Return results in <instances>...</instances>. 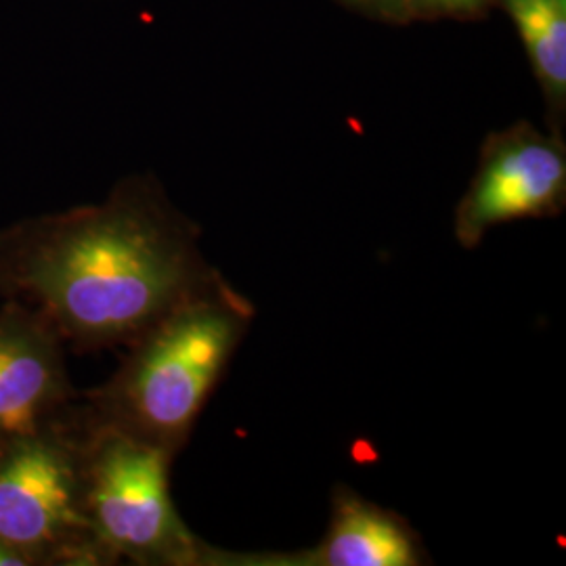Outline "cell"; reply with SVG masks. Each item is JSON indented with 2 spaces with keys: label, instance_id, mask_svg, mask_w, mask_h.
<instances>
[{
  "label": "cell",
  "instance_id": "5",
  "mask_svg": "<svg viewBox=\"0 0 566 566\" xmlns=\"http://www.w3.org/2000/svg\"><path fill=\"white\" fill-rule=\"evenodd\" d=\"M565 206L563 135L514 122L486 135L474 177L455 206L453 235L462 248L474 250L500 224L554 219Z\"/></svg>",
  "mask_w": 566,
  "mask_h": 566
},
{
  "label": "cell",
  "instance_id": "10",
  "mask_svg": "<svg viewBox=\"0 0 566 566\" xmlns=\"http://www.w3.org/2000/svg\"><path fill=\"white\" fill-rule=\"evenodd\" d=\"M348 9L367 15L371 20L388 21V23H407L409 18V0H338Z\"/></svg>",
  "mask_w": 566,
  "mask_h": 566
},
{
  "label": "cell",
  "instance_id": "3",
  "mask_svg": "<svg viewBox=\"0 0 566 566\" xmlns=\"http://www.w3.org/2000/svg\"><path fill=\"white\" fill-rule=\"evenodd\" d=\"M84 430V504L109 565L208 566L212 546L172 502L175 458L109 428Z\"/></svg>",
  "mask_w": 566,
  "mask_h": 566
},
{
  "label": "cell",
  "instance_id": "1",
  "mask_svg": "<svg viewBox=\"0 0 566 566\" xmlns=\"http://www.w3.org/2000/svg\"><path fill=\"white\" fill-rule=\"evenodd\" d=\"M219 275L200 229L151 175L124 179L102 203L0 233V292L81 350L128 346Z\"/></svg>",
  "mask_w": 566,
  "mask_h": 566
},
{
  "label": "cell",
  "instance_id": "7",
  "mask_svg": "<svg viewBox=\"0 0 566 566\" xmlns=\"http://www.w3.org/2000/svg\"><path fill=\"white\" fill-rule=\"evenodd\" d=\"M422 537L388 507L350 486L332 493V512L319 544L294 552H227L210 547L208 566H422Z\"/></svg>",
  "mask_w": 566,
  "mask_h": 566
},
{
  "label": "cell",
  "instance_id": "8",
  "mask_svg": "<svg viewBox=\"0 0 566 566\" xmlns=\"http://www.w3.org/2000/svg\"><path fill=\"white\" fill-rule=\"evenodd\" d=\"M514 21L547 107L549 133L566 116V0H495Z\"/></svg>",
  "mask_w": 566,
  "mask_h": 566
},
{
  "label": "cell",
  "instance_id": "6",
  "mask_svg": "<svg viewBox=\"0 0 566 566\" xmlns=\"http://www.w3.org/2000/svg\"><path fill=\"white\" fill-rule=\"evenodd\" d=\"M78 416L63 338L36 308L9 301L0 311V446Z\"/></svg>",
  "mask_w": 566,
  "mask_h": 566
},
{
  "label": "cell",
  "instance_id": "2",
  "mask_svg": "<svg viewBox=\"0 0 566 566\" xmlns=\"http://www.w3.org/2000/svg\"><path fill=\"white\" fill-rule=\"evenodd\" d=\"M252 322L254 304L219 275L128 344L116 374L84 395L82 422L175 458Z\"/></svg>",
  "mask_w": 566,
  "mask_h": 566
},
{
  "label": "cell",
  "instance_id": "9",
  "mask_svg": "<svg viewBox=\"0 0 566 566\" xmlns=\"http://www.w3.org/2000/svg\"><path fill=\"white\" fill-rule=\"evenodd\" d=\"M495 0H409L411 20H479Z\"/></svg>",
  "mask_w": 566,
  "mask_h": 566
},
{
  "label": "cell",
  "instance_id": "11",
  "mask_svg": "<svg viewBox=\"0 0 566 566\" xmlns=\"http://www.w3.org/2000/svg\"><path fill=\"white\" fill-rule=\"evenodd\" d=\"M0 566H28L20 554L13 547L0 542Z\"/></svg>",
  "mask_w": 566,
  "mask_h": 566
},
{
  "label": "cell",
  "instance_id": "4",
  "mask_svg": "<svg viewBox=\"0 0 566 566\" xmlns=\"http://www.w3.org/2000/svg\"><path fill=\"white\" fill-rule=\"evenodd\" d=\"M82 418L0 446V542L32 565H109L84 504Z\"/></svg>",
  "mask_w": 566,
  "mask_h": 566
}]
</instances>
